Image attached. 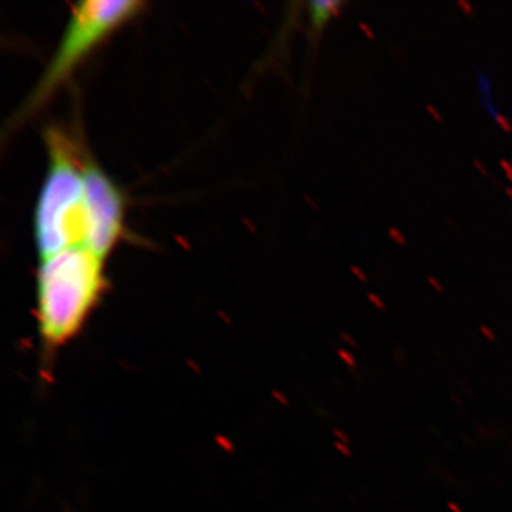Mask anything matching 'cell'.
I'll return each mask as SVG.
<instances>
[{
  "instance_id": "1",
  "label": "cell",
  "mask_w": 512,
  "mask_h": 512,
  "mask_svg": "<svg viewBox=\"0 0 512 512\" xmlns=\"http://www.w3.org/2000/svg\"><path fill=\"white\" fill-rule=\"evenodd\" d=\"M106 259L87 247L64 249L39 261L36 328L45 359L67 348L92 318L106 292Z\"/></svg>"
},
{
  "instance_id": "2",
  "label": "cell",
  "mask_w": 512,
  "mask_h": 512,
  "mask_svg": "<svg viewBox=\"0 0 512 512\" xmlns=\"http://www.w3.org/2000/svg\"><path fill=\"white\" fill-rule=\"evenodd\" d=\"M47 171L36 201L33 234L39 261L64 249L86 247L87 210L83 153L60 127L45 133Z\"/></svg>"
},
{
  "instance_id": "3",
  "label": "cell",
  "mask_w": 512,
  "mask_h": 512,
  "mask_svg": "<svg viewBox=\"0 0 512 512\" xmlns=\"http://www.w3.org/2000/svg\"><path fill=\"white\" fill-rule=\"evenodd\" d=\"M146 3L136 0H87L74 5L55 55L15 119L23 121L43 106L94 50L121 26L137 18Z\"/></svg>"
},
{
  "instance_id": "4",
  "label": "cell",
  "mask_w": 512,
  "mask_h": 512,
  "mask_svg": "<svg viewBox=\"0 0 512 512\" xmlns=\"http://www.w3.org/2000/svg\"><path fill=\"white\" fill-rule=\"evenodd\" d=\"M86 190V247L106 259L123 237L126 202L113 180L94 163L89 154L84 161Z\"/></svg>"
},
{
  "instance_id": "5",
  "label": "cell",
  "mask_w": 512,
  "mask_h": 512,
  "mask_svg": "<svg viewBox=\"0 0 512 512\" xmlns=\"http://www.w3.org/2000/svg\"><path fill=\"white\" fill-rule=\"evenodd\" d=\"M343 5H345V2H336V0H330V2L309 3L313 32H322L330 22V19H332L333 16L338 15L339 9L342 8Z\"/></svg>"
},
{
  "instance_id": "6",
  "label": "cell",
  "mask_w": 512,
  "mask_h": 512,
  "mask_svg": "<svg viewBox=\"0 0 512 512\" xmlns=\"http://www.w3.org/2000/svg\"><path fill=\"white\" fill-rule=\"evenodd\" d=\"M338 355L349 367H353V369L357 367V360L356 357L353 356V353H350L345 349H338Z\"/></svg>"
},
{
  "instance_id": "7",
  "label": "cell",
  "mask_w": 512,
  "mask_h": 512,
  "mask_svg": "<svg viewBox=\"0 0 512 512\" xmlns=\"http://www.w3.org/2000/svg\"><path fill=\"white\" fill-rule=\"evenodd\" d=\"M389 237L392 241L396 242L399 245H406V237L402 234V231H399L397 228H389Z\"/></svg>"
},
{
  "instance_id": "8",
  "label": "cell",
  "mask_w": 512,
  "mask_h": 512,
  "mask_svg": "<svg viewBox=\"0 0 512 512\" xmlns=\"http://www.w3.org/2000/svg\"><path fill=\"white\" fill-rule=\"evenodd\" d=\"M367 299H369V302L372 303L376 309H379V311H384V309H386V305H384L382 298H380L379 295H376V293L370 292L369 295H367Z\"/></svg>"
},
{
  "instance_id": "9",
  "label": "cell",
  "mask_w": 512,
  "mask_h": 512,
  "mask_svg": "<svg viewBox=\"0 0 512 512\" xmlns=\"http://www.w3.org/2000/svg\"><path fill=\"white\" fill-rule=\"evenodd\" d=\"M480 332L488 342H495V340H497V336H495L494 330L491 329L490 326L481 325Z\"/></svg>"
},
{
  "instance_id": "10",
  "label": "cell",
  "mask_w": 512,
  "mask_h": 512,
  "mask_svg": "<svg viewBox=\"0 0 512 512\" xmlns=\"http://www.w3.org/2000/svg\"><path fill=\"white\" fill-rule=\"evenodd\" d=\"M497 123L500 124V127L503 128L505 133H512V124L507 117H504L503 114L497 117Z\"/></svg>"
},
{
  "instance_id": "11",
  "label": "cell",
  "mask_w": 512,
  "mask_h": 512,
  "mask_svg": "<svg viewBox=\"0 0 512 512\" xmlns=\"http://www.w3.org/2000/svg\"><path fill=\"white\" fill-rule=\"evenodd\" d=\"M350 271L353 272V275L356 276L359 281L367 282V276L365 272L362 271V269L359 268V266L353 265L352 268H350Z\"/></svg>"
},
{
  "instance_id": "12",
  "label": "cell",
  "mask_w": 512,
  "mask_h": 512,
  "mask_svg": "<svg viewBox=\"0 0 512 512\" xmlns=\"http://www.w3.org/2000/svg\"><path fill=\"white\" fill-rule=\"evenodd\" d=\"M336 448H338V450L340 451V453L343 454V456L352 457V451H350L348 444L342 443V441H340V443L336 444Z\"/></svg>"
},
{
  "instance_id": "13",
  "label": "cell",
  "mask_w": 512,
  "mask_h": 512,
  "mask_svg": "<svg viewBox=\"0 0 512 512\" xmlns=\"http://www.w3.org/2000/svg\"><path fill=\"white\" fill-rule=\"evenodd\" d=\"M501 167H503V170L505 171V175H507L508 180L512 183V165L508 163L507 160H501L500 163Z\"/></svg>"
},
{
  "instance_id": "14",
  "label": "cell",
  "mask_w": 512,
  "mask_h": 512,
  "mask_svg": "<svg viewBox=\"0 0 512 512\" xmlns=\"http://www.w3.org/2000/svg\"><path fill=\"white\" fill-rule=\"evenodd\" d=\"M427 281H429V284L433 286V289H436L437 292L443 293L444 292V286L440 284L439 281H437L436 278H433V276H429L427 278Z\"/></svg>"
},
{
  "instance_id": "15",
  "label": "cell",
  "mask_w": 512,
  "mask_h": 512,
  "mask_svg": "<svg viewBox=\"0 0 512 512\" xmlns=\"http://www.w3.org/2000/svg\"><path fill=\"white\" fill-rule=\"evenodd\" d=\"M427 110H429L431 117H434V120L439 121V123H441V121H443V117L440 116L439 111L434 109L433 106H430V104H429V106H427Z\"/></svg>"
},
{
  "instance_id": "16",
  "label": "cell",
  "mask_w": 512,
  "mask_h": 512,
  "mask_svg": "<svg viewBox=\"0 0 512 512\" xmlns=\"http://www.w3.org/2000/svg\"><path fill=\"white\" fill-rule=\"evenodd\" d=\"M447 508L450 510V512H463L460 505H458L456 501H448Z\"/></svg>"
},
{
  "instance_id": "17",
  "label": "cell",
  "mask_w": 512,
  "mask_h": 512,
  "mask_svg": "<svg viewBox=\"0 0 512 512\" xmlns=\"http://www.w3.org/2000/svg\"><path fill=\"white\" fill-rule=\"evenodd\" d=\"M458 6H460V8H463L464 13H467V15H473V8H471L470 3L460 2L458 3Z\"/></svg>"
},
{
  "instance_id": "18",
  "label": "cell",
  "mask_w": 512,
  "mask_h": 512,
  "mask_svg": "<svg viewBox=\"0 0 512 512\" xmlns=\"http://www.w3.org/2000/svg\"><path fill=\"white\" fill-rule=\"evenodd\" d=\"M342 339L346 340V343H348L349 346H352V348H357V343L355 339L350 338L349 335H346V333H343Z\"/></svg>"
},
{
  "instance_id": "19",
  "label": "cell",
  "mask_w": 512,
  "mask_h": 512,
  "mask_svg": "<svg viewBox=\"0 0 512 512\" xmlns=\"http://www.w3.org/2000/svg\"><path fill=\"white\" fill-rule=\"evenodd\" d=\"M335 433H336V436H338L339 439L343 441V443H345V444L348 443L349 437L346 436V434L343 433V431L336 430Z\"/></svg>"
},
{
  "instance_id": "20",
  "label": "cell",
  "mask_w": 512,
  "mask_h": 512,
  "mask_svg": "<svg viewBox=\"0 0 512 512\" xmlns=\"http://www.w3.org/2000/svg\"><path fill=\"white\" fill-rule=\"evenodd\" d=\"M360 28H362L363 32H366V35H367V37H369V39H375V36H373L372 30L367 28L366 25H363V23H360Z\"/></svg>"
},
{
  "instance_id": "21",
  "label": "cell",
  "mask_w": 512,
  "mask_h": 512,
  "mask_svg": "<svg viewBox=\"0 0 512 512\" xmlns=\"http://www.w3.org/2000/svg\"><path fill=\"white\" fill-rule=\"evenodd\" d=\"M474 165L480 170L481 174L488 175L487 170L483 167V164L480 163V161H474Z\"/></svg>"
},
{
  "instance_id": "22",
  "label": "cell",
  "mask_w": 512,
  "mask_h": 512,
  "mask_svg": "<svg viewBox=\"0 0 512 512\" xmlns=\"http://www.w3.org/2000/svg\"><path fill=\"white\" fill-rule=\"evenodd\" d=\"M505 194H507L508 197H510L511 200H512V190H511V188H505Z\"/></svg>"
}]
</instances>
